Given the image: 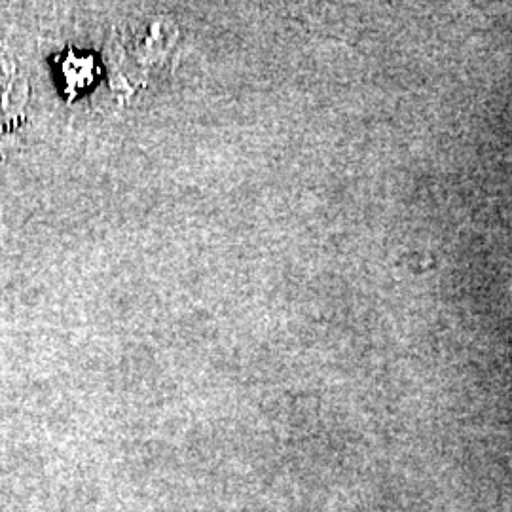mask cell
I'll use <instances>...</instances> for the list:
<instances>
[{
    "instance_id": "cell-1",
    "label": "cell",
    "mask_w": 512,
    "mask_h": 512,
    "mask_svg": "<svg viewBox=\"0 0 512 512\" xmlns=\"http://www.w3.org/2000/svg\"><path fill=\"white\" fill-rule=\"evenodd\" d=\"M29 103V82L12 59H0V129L21 122Z\"/></svg>"
}]
</instances>
